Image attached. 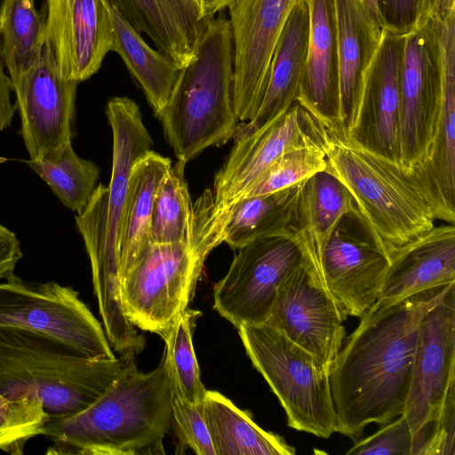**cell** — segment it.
<instances>
[{"mask_svg": "<svg viewBox=\"0 0 455 455\" xmlns=\"http://www.w3.org/2000/svg\"><path fill=\"white\" fill-rule=\"evenodd\" d=\"M452 283L393 302L378 299L360 317L330 367L336 432L355 440L370 423L403 415L419 322Z\"/></svg>", "mask_w": 455, "mask_h": 455, "instance_id": "cell-1", "label": "cell"}, {"mask_svg": "<svg viewBox=\"0 0 455 455\" xmlns=\"http://www.w3.org/2000/svg\"><path fill=\"white\" fill-rule=\"evenodd\" d=\"M172 426V379L166 351L150 372L133 360L111 386L79 412L49 415L47 454L137 455L164 453Z\"/></svg>", "mask_w": 455, "mask_h": 455, "instance_id": "cell-2", "label": "cell"}, {"mask_svg": "<svg viewBox=\"0 0 455 455\" xmlns=\"http://www.w3.org/2000/svg\"><path fill=\"white\" fill-rule=\"evenodd\" d=\"M107 115L113 133L108 186L97 185L86 207L75 216L90 259L94 294L106 336L119 353L139 347L143 335L126 318L120 294L119 243L129 178L134 164L151 150L153 140L138 105L112 98Z\"/></svg>", "mask_w": 455, "mask_h": 455, "instance_id": "cell-3", "label": "cell"}, {"mask_svg": "<svg viewBox=\"0 0 455 455\" xmlns=\"http://www.w3.org/2000/svg\"><path fill=\"white\" fill-rule=\"evenodd\" d=\"M134 360L92 358L52 337L0 328V394L40 403L49 415L83 411Z\"/></svg>", "mask_w": 455, "mask_h": 455, "instance_id": "cell-4", "label": "cell"}, {"mask_svg": "<svg viewBox=\"0 0 455 455\" xmlns=\"http://www.w3.org/2000/svg\"><path fill=\"white\" fill-rule=\"evenodd\" d=\"M234 47L225 11L207 25L190 61L181 68L157 116L177 161L186 164L205 148L233 138Z\"/></svg>", "mask_w": 455, "mask_h": 455, "instance_id": "cell-5", "label": "cell"}, {"mask_svg": "<svg viewBox=\"0 0 455 455\" xmlns=\"http://www.w3.org/2000/svg\"><path fill=\"white\" fill-rule=\"evenodd\" d=\"M325 171L348 190L362 218L388 252L435 226L414 171L379 155L336 125L324 126Z\"/></svg>", "mask_w": 455, "mask_h": 455, "instance_id": "cell-6", "label": "cell"}, {"mask_svg": "<svg viewBox=\"0 0 455 455\" xmlns=\"http://www.w3.org/2000/svg\"><path fill=\"white\" fill-rule=\"evenodd\" d=\"M222 242L208 204H193L189 243H149L120 279L123 311L137 328L162 339L188 308L204 261Z\"/></svg>", "mask_w": 455, "mask_h": 455, "instance_id": "cell-7", "label": "cell"}, {"mask_svg": "<svg viewBox=\"0 0 455 455\" xmlns=\"http://www.w3.org/2000/svg\"><path fill=\"white\" fill-rule=\"evenodd\" d=\"M237 329L253 366L283 406L288 426L322 438L336 432L330 368L267 323Z\"/></svg>", "mask_w": 455, "mask_h": 455, "instance_id": "cell-8", "label": "cell"}, {"mask_svg": "<svg viewBox=\"0 0 455 455\" xmlns=\"http://www.w3.org/2000/svg\"><path fill=\"white\" fill-rule=\"evenodd\" d=\"M0 328L44 334L92 358H116L102 324L70 286L27 281L12 274L0 280Z\"/></svg>", "mask_w": 455, "mask_h": 455, "instance_id": "cell-9", "label": "cell"}, {"mask_svg": "<svg viewBox=\"0 0 455 455\" xmlns=\"http://www.w3.org/2000/svg\"><path fill=\"white\" fill-rule=\"evenodd\" d=\"M237 251L213 287V308L236 328L265 323L280 286L303 263L302 252L285 235L260 236Z\"/></svg>", "mask_w": 455, "mask_h": 455, "instance_id": "cell-10", "label": "cell"}, {"mask_svg": "<svg viewBox=\"0 0 455 455\" xmlns=\"http://www.w3.org/2000/svg\"><path fill=\"white\" fill-rule=\"evenodd\" d=\"M390 256L358 211L337 222L321 255L320 280L347 316L361 317L379 298Z\"/></svg>", "mask_w": 455, "mask_h": 455, "instance_id": "cell-11", "label": "cell"}, {"mask_svg": "<svg viewBox=\"0 0 455 455\" xmlns=\"http://www.w3.org/2000/svg\"><path fill=\"white\" fill-rule=\"evenodd\" d=\"M442 94L440 48L427 17L406 36L401 73L399 162L415 168L427 156Z\"/></svg>", "mask_w": 455, "mask_h": 455, "instance_id": "cell-12", "label": "cell"}, {"mask_svg": "<svg viewBox=\"0 0 455 455\" xmlns=\"http://www.w3.org/2000/svg\"><path fill=\"white\" fill-rule=\"evenodd\" d=\"M300 0H236L228 7L234 47L233 101L238 124L262 101L279 35Z\"/></svg>", "mask_w": 455, "mask_h": 455, "instance_id": "cell-13", "label": "cell"}, {"mask_svg": "<svg viewBox=\"0 0 455 455\" xmlns=\"http://www.w3.org/2000/svg\"><path fill=\"white\" fill-rule=\"evenodd\" d=\"M455 387V283L421 318L403 417L412 436L441 414Z\"/></svg>", "mask_w": 455, "mask_h": 455, "instance_id": "cell-14", "label": "cell"}, {"mask_svg": "<svg viewBox=\"0 0 455 455\" xmlns=\"http://www.w3.org/2000/svg\"><path fill=\"white\" fill-rule=\"evenodd\" d=\"M77 85L60 76L44 39L37 61L12 87L20 119V134L29 159L72 143Z\"/></svg>", "mask_w": 455, "mask_h": 455, "instance_id": "cell-15", "label": "cell"}, {"mask_svg": "<svg viewBox=\"0 0 455 455\" xmlns=\"http://www.w3.org/2000/svg\"><path fill=\"white\" fill-rule=\"evenodd\" d=\"M324 126L297 101L252 132L235 139L216 173L212 195L223 205L244 191L274 161L286 152L323 145Z\"/></svg>", "mask_w": 455, "mask_h": 455, "instance_id": "cell-16", "label": "cell"}, {"mask_svg": "<svg viewBox=\"0 0 455 455\" xmlns=\"http://www.w3.org/2000/svg\"><path fill=\"white\" fill-rule=\"evenodd\" d=\"M347 317L302 263L280 286L265 323L330 368L343 344Z\"/></svg>", "mask_w": 455, "mask_h": 455, "instance_id": "cell-17", "label": "cell"}, {"mask_svg": "<svg viewBox=\"0 0 455 455\" xmlns=\"http://www.w3.org/2000/svg\"><path fill=\"white\" fill-rule=\"evenodd\" d=\"M405 39V36L382 30L347 131L366 148L395 162H399L400 87Z\"/></svg>", "mask_w": 455, "mask_h": 455, "instance_id": "cell-18", "label": "cell"}, {"mask_svg": "<svg viewBox=\"0 0 455 455\" xmlns=\"http://www.w3.org/2000/svg\"><path fill=\"white\" fill-rule=\"evenodd\" d=\"M111 0H46L44 39L60 76L89 79L113 51Z\"/></svg>", "mask_w": 455, "mask_h": 455, "instance_id": "cell-19", "label": "cell"}, {"mask_svg": "<svg viewBox=\"0 0 455 455\" xmlns=\"http://www.w3.org/2000/svg\"><path fill=\"white\" fill-rule=\"evenodd\" d=\"M442 68V94L433 138L414 171L435 219L455 223V12L432 17Z\"/></svg>", "mask_w": 455, "mask_h": 455, "instance_id": "cell-20", "label": "cell"}, {"mask_svg": "<svg viewBox=\"0 0 455 455\" xmlns=\"http://www.w3.org/2000/svg\"><path fill=\"white\" fill-rule=\"evenodd\" d=\"M355 211L347 188L325 170L298 185L286 235L298 245L305 267L320 284L323 249L339 220Z\"/></svg>", "mask_w": 455, "mask_h": 455, "instance_id": "cell-21", "label": "cell"}, {"mask_svg": "<svg viewBox=\"0 0 455 455\" xmlns=\"http://www.w3.org/2000/svg\"><path fill=\"white\" fill-rule=\"evenodd\" d=\"M309 12L308 45L296 101L323 126L336 125L339 64L334 0H305Z\"/></svg>", "mask_w": 455, "mask_h": 455, "instance_id": "cell-22", "label": "cell"}, {"mask_svg": "<svg viewBox=\"0 0 455 455\" xmlns=\"http://www.w3.org/2000/svg\"><path fill=\"white\" fill-rule=\"evenodd\" d=\"M379 298L393 302L423 290L455 283V226H434L389 251Z\"/></svg>", "mask_w": 455, "mask_h": 455, "instance_id": "cell-23", "label": "cell"}, {"mask_svg": "<svg viewBox=\"0 0 455 455\" xmlns=\"http://www.w3.org/2000/svg\"><path fill=\"white\" fill-rule=\"evenodd\" d=\"M125 20L182 68L193 58L212 19L194 0H111Z\"/></svg>", "mask_w": 455, "mask_h": 455, "instance_id": "cell-24", "label": "cell"}, {"mask_svg": "<svg viewBox=\"0 0 455 455\" xmlns=\"http://www.w3.org/2000/svg\"><path fill=\"white\" fill-rule=\"evenodd\" d=\"M309 35V12L305 0L292 9L277 39L267 85L255 116L237 124L233 138L243 137L296 102L306 61Z\"/></svg>", "mask_w": 455, "mask_h": 455, "instance_id": "cell-25", "label": "cell"}, {"mask_svg": "<svg viewBox=\"0 0 455 455\" xmlns=\"http://www.w3.org/2000/svg\"><path fill=\"white\" fill-rule=\"evenodd\" d=\"M339 64L337 127L347 131L364 74L380 43L382 29L360 0H334Z\"/></svg>", "mask_w": 455, "mask_h": 455, "instance_id": "cell-26", "label": "cell"}, {"mask_svg": "<svg viewBox=\"0 0 455 455\" xmlns=\"http://www.w3.org/2000/svg\"><path fill=\"white\" fill-rule=\"evenodd\" d=\"M203 406L215 455L295 454L282 436L262 429L250 413L219 392L207 390Z\"/></svg>", "mask_w": 455, "mask_h": 455, "instance_id": "cell-27", "label": "cell"}, {"mask_svg": "<svg viewBox=\"0 0 455 455\" xmlns=\"http://www.w3.org/2000/svg\"><path fill=\"white\" fill-rule=\"evenodd\" d=\"M172 166L169 158L150 150L132 169L119 243L120 279L140 251L150 243V219L155 195Z\"/></svg>", "mask_w": 455, "mask_h": 455, "instance_id": "cell-28", "label": "cell"}, {"mask_svg": "<svg viewBox=\"0 0 455 455\" xmlns=\"http://www.w3.org/2000/svg\"><path fill=\"white\" fill-rule=\"evenodd\" d=\"M113 51L119 54L157 116L169 100L181 68L151 48L112 4Z\"/></svg>", "mask_w": 455, "mask_h": 455, "instance_id": "cell-29", "label": "cell"}, {"mask_svg": "<svg viewBox=\"0 0 455 455\" xmlns=\"http://www.w3.org/2000/svg\"><path fill=\"white\" fill-rule=\"evenodd\" d=\"M299 184L225 205L215 204L223 242L237 250L260 236L286 235Z\"/></svg>", "mask_w": 455, "mask_h": 455, "instance_id": "cell-30", "label": "cell"}, {"mask_svg": "<svg viewBox=\"0 0 455 455\" xmlns=\"http://www.w3.org/2000/svg\"><path fill=\"white\" fill-rule=\"evenodd\" d=\"M44 42V23L34 0H4L0 8V54L12 87L33 68Z\"/></svg>", "mask_w": 455, "mask_h": 455, "instance_id": "cell-31", "label": "cell"}, {"mask_svg": "<svg viewBox=\"0 0 455 455\" xmlns=\"http://www.w3.org/2000/svg\"><path fill=\"white\" fill-rule=\"evenodd\" d=\"M69 210L80 213L89 203L100 177L93 162L78 156L72 143L36 159L23 160Z\"/></svg>", "mask_w": 455, "mask_h": 455, "instance_id": "cell-32", "label": "cell"}, {"mask_svg": "<svg viewBox=\"0 0 455 455\" xmlns=\"http://www.w3.org/2000/svg\"><path fill=\"white\" fill-rule=\"evenodd\" d=\"M185 165L177 161L158 185L150 219V243H187L191 240L193 204L184 178Z\"/></svg>", "mask_w": 455, "mask_h": 455, "instance_id": "cell-33", "label": "cell"}, {"mask_svg": "<svg viewBox=\"0 0 455 455\" xmlns=\"http://www.w3.org/2000/svg\"><path fill=\"white\" fill-rule=\"evenodd\" d=\"M201 312L187 308L163 338L172 388L186 401L198 404L204 399L207 389L200 375V369L193 346V333Z\"/></svg>", "mask_w": 455, "mask_h": 455, "instance_id": "cell-34", "label": "cell"}, {"mask_svg": "<svg viewBox=\"0 0 455 455\" xmlns=\"http://www.w3.org/2000/svg\"><path fill=\"white\" fill-rule=\"evenodd\" d=\"M325 168L323 145L291 149L274 161L244 191L228 204L292 187Z\"/></svg>", "mask_w": 455, "mask_h": 455, "instance_id": "cell-35", "label": "cell"}, {"mask_svg": "<svg viewBox=\"0 0 455 455\" xmlns=\"http://www.w3.org/2000/svg\"><path fill=\"white\" fill-rule=\"evenodd\" d=\"M48 418L40 403L12 400L0 394V451L12 455L22 454L29 439L44 435Z\"/></svg>", "mask_w": 455, "mask_h": 455, "instance_id": "cell-36", "label": "cell"}, {"mask_svg": "<svg viewBox=\"0 0 455 455\" xmlns=\"http://www.w3.org/2000/svg\"><path fill=\"white\" fill-rule=\"evenodd\" d=\"M172 426L183 444L198 455H215L205 422L203 403L186 401L172 387Z\"/></svg>", "mask_w": 455, "mask_h": 455, "instance_id": "cell-37", "label": "cell"}, {"mask_svg": "<svg viewBox=\"0 0 455 455\" xmlns=\"http://www.w3.org/2000/svg\"><path fill=\"white\" fill-rule=\"evenodd\" d=\"M455 387L439 417L412 436L411 455H454Z\"/></svg>", "mask_w": 455, "mask_h": 455, "instance_id": "cell-38", "label": "cell"}, {"mask_svg": "<svg viewBox=\"0 0 455 455\" xmlns=\"http://www.w3.org/2000/svg\"><path fill=\"white\" fill-rule=\"evenodd\" d=\"M382 426L373 435L355 442L346 453L347 455H411L412 435L403 415Z\"/></svg>", "mask_w": 455, "mask_h": 455, "instance_id": "cell-39", "label": "cell"}, {"mask_svg": "<svg viewBox=\"0 0 455 455\" xmlns=\"http://www.w3.org/2000/svg\"><path fill=\"white\" fill-rule=\"evenodd\" d=\"M382 30L407 36L427 19V0H375Z\"/></svg>", "mask_w": 455, "mask_h": 455, "instance_id": "cell-40", "label": "cell"}, {"mask_svg": "<svg viewBox=\"0 0 455 455\" xmlns=\"http://www.w3.org/2000/svg\"><path fill=\"white\" fill-rule=\"evenodd\" d=\"M13 92L10 76L4 70V62L0 54V132L10 126L16 105L12 102L11 93Z\"/></svg>", "mask_w": 455, "mask_h": 455, "instance_id": "cell-41", "label": "cell"}, {"mask_svg": "<svg viewBox=\"0 0 455 455\" xmlns=\"http://www.w3.org/2000/svg\"><path fill=\"white\" fill-rule=\"evenodd\" d=\"M198 6L201 14L208 19H212L219 12L228 9L236 0H194Z\"/></svg>", "mask_w": 455, "mask_h": 455, "instance_id": "cell-42", "label": "cell"}, {"mask_svg": "<svg viewBox=\"0 0 455 455\" xmlns=\"http://www.w3.org/2000/svg\"><path fill=\"white\" fill-rule=\"evenodd\" d=\"M455 11V0H427V18L445 15Z\"/></svg>", "mask_w": 455, "mask_h": 455, "instance_id": "cell-43", "label": "cell"}, {"mask_svg": "<svg viewBox=\"0 0 455 455\" xmlns=\"http://www.w3.org/2000/svg\"><path fill=\"white\" fill-rule=\"evenodd\" d=\"M360 1L363 4V5L365 11L367 12L369 17L371 18V20L376 25H378L379 28H381L380 22L379 20V16H378V12H377L375 0H360Z\"/></svg>", "mask_w": 455, "mask_h": 455, "instance_id": "cell-44", "label": "cell"}, {"mask_svg": "<svg viewBox=\"0 0 455 455\" xmlns=\"http://www.w3.org/2000/svg\"><path fill=\"white\" fill-rule=\"evenodd\" d=\"M4 274H5L4 264V260H3L2 255L0 253V280L2 278H4Z\"/></svg>", "mask_w": 455, "mask_h": 455, "instance_id": "cell-45", "label": "cell"}]
</instances>
